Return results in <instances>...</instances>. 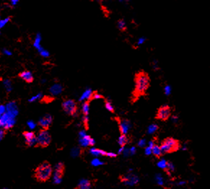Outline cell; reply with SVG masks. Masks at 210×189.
Segmentation results:
<instances>
[{
    "instance_id": "6da1fadb",
    "label": "cell",
    "mask_w": 210,
    "mask_h": 189,
    "mask_svg": "<svg viewBox=\"0 0 210 189\" xmlns=\"http://www.w3.org/2000/svg\"><path fill=\"white\" fill-rule=\"evenodd\" d=\"M150 77L146 72H140L135 77V87L134 95L136 97L145 94L150 86Z\"/></svg>"
},
{
    "instance_id": "7a4b0ae2",
    "label": "cell",
    "mask_w": 210,
    "mask_h": 189,
    "mask_svg": "<svg viewBox=\"0 0 210 189\" xmlns=\"http://www.w3.org/2000/svg\"><path fill=\"white\" fill-rule=\"evenodd\" d=\"M52 173V168L48 162H44L38 166L35 171L37 178L41 181H44L50 178Z\"/></svg>"
},
{
    "instance_id": "3957f363",
    "label": "cell",
    "mask_w": 210,
    "mask_h": 189,
    "mask_svg": "<svg viewBox=\"0 0 210 189\" xmlns=\"http://www.w3.org/2000/svg\"><path fill=\"white\" fill-rule=\"evenodd\" d=\"M162 153H169L178 149V142L173 138H167L162 142L161 147Z\"/></svg>"
},
{
    "instance_id": "277c9868",
    "label": "cell",
    "mask_w": 210,
    "mask_h": 189,
    "mask_svg": "<svg viewBox=\"0 0 210 189\" xmlns=\"http://www.w3.org/2000/svg\"><path fill=\"white\" fill-rule=\"evenodd\" d=\"M16 122V118L5 113L0 117V129H9L14 127Z\"/></svg>"
},
{
    "instance_id": "5b68a950",
    "label": "cell",
    "mask_w": 210,
    "mask_h": 189,
    "mask_svg": "<svg viewBox=\"0 0 210 189\" xmlns=\"http://www.w3.org/2000/svg\"><path fill=\"white\" fill-rule=\"evenodd\" d=\"M79 145L82 147H87L88 146L95 145V139L91 138L89 135L87 134L85 130L80 131L79 133Z\"/></svg>"
},
{
    "instance_id": "8992f818",
    "label": "cell",
    "mask_w": 210,
    "mask_h": 189,
    "mask_svg": "<svg viewBox=\"0 0 210 189\" xmlns=\"http://www.w3.org/2000/svg\"><path fill=\"white\" fill-rule=\"evenodd\" d=\"M62 108L65 113L69 116H74L77 112L76 102L71 99L65 100L62 102Z\"/></svg>"
},
{
    "instance_id": "52a82bcc",
    "label": "cell",
    "mask_w": 210,
    "mask_h": 189,
    "mask_svg": "<svg viewBox=\"0 0 210 189\" xmlns=\"http://www.w3.org/2000/svg\"><path fill=\"white\" fill-rule=\"evenodd\" d=\"M37 144L40 146L46 147L50 144L51 137L49 132L46 129L41 130L36 136Z\"/></svg>"
},
{
    "instance_id": "ba28073f",
    "label": "cell",
    "mask_w": 210,
    "mask_h": 189,
    "mask_svg": "<svg viewBox=\"0 0 210 189\" xmlns=\"http://www.w3.org/2000/svg\"><path fill=\"white\" fill-rule=\"evenodd\" d=\"M171 116V108L168 106L165 105L158 109L156 118L159 120L167 121Z\"/></svg>"
},
{
    "instance_id": "9c48e42d",
    "label": "cell",
    "mask_w": 210,
    "mask_h": 189,
    "mask_svg": "<svg viewBox=\"0 0 210 189\" xmlns=\"http://www.w3.org/2000/svg\"><path fill=\"white\" fill-rule=\"evenodd\" d=\"M6 108V113H8L9 115L14 116L16 118V116L18 115L19 109L17 102L15 101H10L7 103L5 106Z\"/></svg>"
},
{
    "instance_id": "30bf717a",
    "label": "cell",
    "mask_w": 210,
    "mask_h": 189,
    "mask_svg": "<svg viewBox=\"0 0 210 189\" xmlns=\"http://www.w3.org/2000/svg\"><path fill=\"white\" fill-rule=\"evenodd\" d=\"M138 182H139L138 176L133 173L127 174L126 176H125L124 178H123V183H124L125 185L129 186H133L134 185H136Z\"/></svg>"
},
{
    "instance_id": "8fae6325",
    "label": "cell",
    "mask_w": 210,
    "mask_h": 189,
    "mask_svg": "<svg viewBox=\"0 0 210 189\" xmlns=\"http://www.w3.org/2000/svg\"><path fill=\"white\" fill-rule=\"evenodd\" d=\"M25 138V143H26L28 146L33 147L37 144V138L36 135H35L33 132H25L23 134Z\"/></svg>"
},
{
    "instance_id": "7c38bea8",
    "label": "cell",
    "mask_w": 210,
    "mask_h": 189,
    "mask_svg": "<svg viewBox=\"0 0 210 189\" xmlns=\"http://www.w3.org/2000/svg\"><path fill=\"white\" fill-rule=\"evenodd\" d=\"M53 118L50 114H46L38 121V124L44 129H47L52 123Z\"/></svg>"
},
{
    "instance_id": "4fadbf2b",
    "label": "cell",
    "mask_w": 210,
    "mask_h": 189,
    "mask_svg": "<svg viewBox=\"0 0 210 189\" xmlns=\"http://www.w3.org/2000/svg\"><path fill=\"white\" fill-rule=\"evenodd\" d=\"M119 123L122 135H126L131 127V122L127 119H121L119 121Z\"/></svg>"
},
{
    "instance_id": "5bb4252c",
    "label": "cell",
    "mask_w": 210,
    "mask_h": 189,
    "mask_svg": "<svg viewBox=\"0 0 210 189\" xmlns=\"http://www.w3.org/2000/svg\"><path fill=\"white\" fill-rule=\"evenodd\" d=\"M63 91L62 85L59 83H55L49 88V92H50L51 95L53 96H57V95H60Z\"/></svg>"
},
{
    "instance_id": "9a60e30c",
    "label": "cell",
    "mask_w": 210,
    "mask_h": 189,
    "mask_svg": "<svg viewBox=\"0 0 210 189\" xmlns=\"http://www.w3.org/2000/svg\"><path fill=\"white\" fill-rule=\"evenodd\" d=\"M20 77L27 82H32L33 80V75L30 71H23L20 74Z\"/></svg>"
},
{
    "instance_id": "2e32d148",
    "label": "cell",
    "mask_w": 210,
    "mask_h": 189,
    "mask_svg": "<svg viewBox=\"0 0 210 189\" xmlns=\"http://www.w3.org/2000/svg\"><path fill=\"white\" fill-rule=\"evenodd\" d=\"M93 90L90 88H88L82 92V94L79 97V101H86L89 99H91L92 95H93Z\"/></svg>"
},
{
    "instance_id": "e0dca14e",
    "label": "cell",
    "mask_w": 210,
    "mask_h": 189,
    "mask_svg": "<svg viewBox=\"0 0 210 189\" xmlns=\"http://www.w3.org/2000/svg\"><path fill=\"white\" fill-rule=\"evenodd\" d=\"M90 153L95 157H100V156H106V154H107L105 151H103L102 149H99L95 147H92L90 149Z\"/></svg>"
},
{
    "instance_id": "ac0fdd59",
    "label": "cell",
    "mask_w": 210,
    "mask_h": 189,
    "mask_svg": "<svg viewBox=\"0 0 210 189\" xmlns=\"http://www.w3.org/2000/svg\"><path fill=\"white\" fill-rule=\"evenodd\" d=\"M78 187L79 189H90L91 184L87 179H81L79 181Z\"/></svg>"
},
{
    "instance_id": "d6986e66",
    "label": "cell",
    "mask_w": 210,
    "mask_h": 189,
    "mask_svg": "<svg viewBox=\"0 0 210 189\" xmlns=\"http://www.w3.org/2000/svg\"><path fill=\"white\" fill-rule=\"evenodd\" d=\"M41 36L40 33H38L36 36L35 37V39H34V42H33V46L36 48L37 51L40 49L42 47L41 46Z\"/></svg>"
},
{
    "instance_id": "ffe728a7",
    "label": "cell",
    "mask_w": 210,
    "mask_h": 189,
    "mask_svg": "<svg viewBox=\"0 0 210 189\" xmlns=\"http://www.w3.org/2000/svg\"><path fill=\"white\" fill-rule=\"evenodd\" d=\"M53 182L55 184H59L61 182V172L54 171L53 172Z\"/></svg>"
},
{
    "instance_id": "44dd1931",
    "label": "cell",
    "mask_w": 210,
    "mask_h": 189,
    "mask_svg": "<svg viewBox=\"0 0 210 189\" xmlns=\"http://www.w3.org/2000/svg\"><path fill=\"white\" fill-rule=\"evenodd\" d=\"M3 86L7 92H11L13 90V84H12V82L8 80V79H6V80L3 81Z\"/></svg>"
},
{
    "instance_id": "7402d4cb",
    "label": "cell",
    "mask_w": 210,
    "mask_h": 189,
    "mask_svg": "<svg viewBox=\"0 0 210 189\" xmlns=\"http://www.w3.org/2000/svg\"><path fill=\"white\" fill-rule=\"evenodd\" d=\"M152 154H153V155L155 156H157V157H159V156L161 155L162 152L160 147L157 145V144H155V145L153 146V147L152 148Z\"/></svg>"
},
{
    "instance_id": "603a6c76",
    "label": "cell",
    "mask_w": 210,
    "mask_h": 189,
    "mask_svg": "<svg viewBox=\"0 0 210 189\" xmlns=\"http://www.w3.org/2000/svg\"><path fill=\"white\" fill-rule=\"evenodd\" d=\"M80 152H81V150L79 147H73L72 149H71L70 152V155L72 157H77L79 156Z\"/></svg>"
},
{
    "instance_id": "cb8c5ba5",
    "label": "cell",
    "mask_w": 210,
    "mask_h": 189,
    "mask_svg": "<svg viewBox=\"0 0 210 189\" xmlns=\"http://www.w3.org/2000/svg\"><path fill=\"white\" fill-rule=\"evenodd\" d=\"M128 142V138L126 137V135H121L118 140V143L121 147H124Z\"/></svg>"
},
{
    "instance_id": "d4e9b609",
    "label": "cell",
    "mask_w": 210,
    "mask_h": 189,
    "mask_svg": "<svg viewBox=\"0 0 210 189\" xmlns=\"http://www.w3.org/2000/svg\"><path fill=\"white\" fill-rule=\"evenodd\" d=\"M82 111L84 116H88L90 111V106L88 102H85L82 106Z\"/></svg>"
},
{
    "instance_id": "484cf974",
    "label": "cell",
    "mask_w": 210,
    "mask_h": 189,
    "mask_svg": "<svg viewBox=\"0 0 210 189\" xmlns=\"http://www.w3.org/2000/svg\"><path fill=\"white\" fill-rule=\"evenodd\" d=\"M42 97H43V94H42L41 92H39V93H38V94L33 95V96H32L28 101H29L30 102H34L38 101V100H41Z\"/></svg>"
},
{
    "instance_id": "4316f807",
    "label": "cell",
    "mask_w": 210,
    "mask_h": 189,
    "mask_svg": "<svg viewBox=\"0 0 210 189\" xmlns=\"http://www.w3.org/2000/svg\"><path fill=\"white\" fill-rule=\"evenodd\" d=\"M103 164H104V162H103V161H101L98 157L94 158V159L92 160L91 161V165L94 167H99L100 166V165H103Z\"/></svg>"
},
{
    "instance_id": "83f0119b",
    "label": "cell",
    "mask_w": 210,
    "mask_h": 189,
    "mask_svg": "<svg viewBox=\"0 0 210 189\" xmlns=\"http://www.w3.org/2000/svg\"><path fill=\"white\" fill-rule=\"evenodd\" d=\"M167 162L165 159L160 160V161H158V162L157 163V166L159 167V168L162 170L167 168Z\"/></svg>"
},
{
    "instance_id": "f1b7e54d",
    "label": "cell",
    "mask_w": 210,
    "mask_h": 189,
    "mask_svg": "<svg viewBox=\"0 0 210 189\" xmlns=\"http://www.w3.org/2000/svg\"><path fill=\"white\" fill-rule=\"evenodd\" d=\"M155 181H156V183L159 186H163L165 183L164 178L161 174H157L155 176Z\"/></svg>"
},
{
    "instance_id": "f546056e",
    "label": "cell",
    "mask_w": 210,
    "mask_h": 189,
    "mask_svg": "<svg viewBox=\"0 0 210 189\" xmlns=\"http://www.w3.org/2000/svg\"><path fill=\"white\" fill-rule=\"evenodd\" d=\"M38 51L39 54L44 58H48L49 56H50V53H49L48 51H47L46 49H45V48L43 47H41L40 49L38 50Z\"/></svg>"
},
{
    "instance_id": "4dcf8cb0",
    "label": "cell",
    "mask_w": 210,
    "mask_h": 189,
    "mask_svg": "<svg viewBox=\"0 0 210 189\" xmlns=\"http://www.w3.org/2000/svg\"><path fill=\"white\" fill-rule=\"evenodd\" d=\"M158 129V126L157 124H151L147 129V133L150 134H154Z\"/></svg>"
},
{
    "instance_id": "1f68e13d",
    "label": "cell",
    "mask_w": 210,
    "mask_h": 189,
    "mask_svg": "<svg viewBox=\"0 0 210 189\" xmlns=\"http://www.w3.org/2000/svg\"><path fill=\"white\" fill-rule=\"evenodd\" d=\"M117 25H118V27H119V29L120 30H122V31H124V30H125L126 28V22H125V21L124 20H119V21H118Z\"/></svg>"
},
{
    "instance_id": "d6a6232c",
    "label": "cell",
    "mask_w": 210,
    "mask_h": 189,
    "mask_svg": "<svg viewBox=\"0 0 210 189\" xmlns=\"http://www.w3.org/2000/svg\"><path fill=\"white\" fill-rule=\"evenodd\" d=\"M105 108L107 109L108 111L111 112V113H114V107H113V106H112V103L109 101V100H105Z\"/></svg>"
},
{
    "instance_id": "836d02e7",
    "label": "cell",
    "mask_w": 210,
    "mask_h": 189,
    "mask_svg": "<svg viewBox=\"0 0 210 189\" xmlns=\"http://www.w3.org/2000/svg\"><path fill=\"white\" fill-rule=\"evenodd\" d=\"M27 126H28V127L29 128V129L34 130L35 128H36L37 124H36V123L35 122V121H32V120H29L27 122Z\"/></svg>"
},
{
    "instance_id": "e575fe53",
    "label": "cell",
    "mask_w": 210,
    "mask_h": 189,
    "mask_svg": "<svg viewBox=\"0 0 210 189\" xmlns=\"http://www.w3.org/2000/svg\"><path fill=\"white\" fill-rule=\"evenodd\" d=\"M64 169V165L62 162H59L55 165L54 167V171L56 172H62V170Z\"/></svg>"
},
{
    "instance_id": "d590c367",
    "label": "cell",
    "mask_w": 210,
    "mask_h": 189,
    "mask_svg": "<svg viewBox=\"0 0 210 189\" xmlns=\"http://www.w3.org/2000/svg\"><path fill=\"white\" fill-rule=\"evenodd\" d=\"M9 22V17L4 18V19H0V30L3 28Z\"/></svg>"
},
{
    "instance_id": "8d00e7d4",
    "label": "cell",
    "mask_w": 210,
    "mask_h": 189,
    "mask_svg": "<svg viewBox=\"0 0 210 189\" xmlns=\"http://www.w3.org/2000/svg\"><path fill=\"white\" fill-rule=\"evenodd\" d=\"M167 170L170 172H173L174 170H175V166H174V165L173 163L171 162H167Z\"/></svg>"
},
{
    "instance_id": "74e56055",
    "label": "cell",
    "mask_w": 210,
    "mask_h": 189,
    "mask_svg": "<svg viewBox=\"0 0 210 189\" xmlns=\"http://www.w3.org/2000/svg\"><path fill=\"white\" fill-rule=\"evenodd\" d=\"M102 97H103V96L100 94V93H98V92H93V95H92L91 99L97 100V99L102 98Z\"/></svg>"
},
{
    "instance_id": "f35d334b",
    "label": "cell",
    "mask_w": 210,
    "mask_h": 189,
    "mask_svg": "<svg viewBox=\"0 0 210 189\" xmlns=\"http://www.w3.org/2000/svg\"><path fill=\"white\" fill-rule=\"evenodd\" d=\"M146 144H147V142H146V140L145 139H140L138 142V145L139 147H145Z\"/></svg>"
},
{
    "instance_id": "ab89813d",
    "label": "cell",
    "mask_w": 210,
    "mask_h": 189,
    "mask_svg": "<svg viewBox=\"0 0 210 189\" xmlns=\"http://www.w3.org/2000/svg\"><path fill=\"white\" fill-rule=\"evenodd\" d=\"M6 113V108L4 105H0V117Z\"/></svg>"
},
{
    "instance_id": "60d3db41",
    "label": "cell",
    "mask_w": 210,
    "mask_h": 189,
    "mask_svg": "<svg viewBox=\"0 0 210 189\" xmlns=\"http://www.w3.org/2000/svg\"><path fill=\"white\" fill-rule=\"evenodd\" d=\"M171 86H169V85L166 86V87H165V93H166V95H169L170 94H171Z\"/></svg>"
},
{
    "instance_id": "b9f144b4",
    "label": "cell",
    "mask_w": 210,
    "mask_h": 189,
    "mask_svg": "<svg viewBox=\"0 0 210 189\" xmlns=\"http://www.w3.org/2000/svg\"><path fill=\"white\" fill-rule=\"evenodd\" d=\"M2 53H3L4 55H5V56H11L12 54H13V53H12V51H9L8 49H7V48H4L3 50H2Z\"/></svg>"
},
{
    "instance_id": "7bdbcfd3",
    "label": "cell",
    "mask_w": 210,
    "mask_h": 189,
    "mask_svg": "<svg viewBox=\"0 0 210 189\" xmlns=\"http://www.w3.org/2000/svg\"><path fill=\"white\" fill-rule=\"evenodd\" d=\"M145 153L146 155H150L151 154H152V148L150 147H147L145 148Z\"/></svg>"
},
{
    "instance_id": "ee69618b",
    "label": "cell",
    "mask_w": 210,
    "mask_h": 189,
    "mask_svg": "<svg viewBox=\"0 0 210 189\" xmlns=\"http://www.w3.org/2000/svg\"><path fill=\"white\" fill-rule=\"evenodd\" d=\"M129 154H130V155H133L136 153V147H132L131 148H129Z\"/></svg>"
},
{
    "instance_id": "f6af8a7d",
    "label": "cell",
    "mask_w": 210,
    "mask_h": 189,
    "mask_svg": "<svg viewBox=\"0 0 210 189\" xmlns=\"http://www.w3.org/2000/svg\"><path fill=\"white\" fill-rule=\"evenodd\" d=\"M82 121H83L84 123H85V124H88V121H89L88 116H84L83 118H82Z\"/></svg>"
},
{
    "instance_id": "bcb514c9",
    "label": "cell",
    "mask_w": 210,
    "mask_h": 189,
    "mask_svg": "<svg viewBox=\"0 0 210 189\" xmlns=\"http://www.w3.org/2000/svg\"><path fill=\"white\" fill-rule=\"evenodd\" d=\"M4 137V131L3 129H0V142L3 139Z\"/></svg>"
},
{
    "instance_id": "7dc6e473",
    "label": "cell",
    "mask_w": 210,
    "mask_h": 189,
    "mask_svg": "<svg viewBox=\"0 0 210 189\" xmlns=\"http://www.w3.org/2000/svg\"><path fill=\"white\" fill-rule=\"evenodd\" d=\"M145 38H144V37H141V38H140L138 40L137 44H138V45H141V44L144 43V42H145Z\"/></svg>"
},
{
    "instance_id": "c3c4849f",
    "label": "cell",
    "mask_w": 210,
    "mask_h": 189,
    "mask_svg": "<svg viewBox=\"0 0 210 189\" xmlns=\"http://www.w3.org/2000/svg\"><path fill=\"white\" fill-rule=\"evenodd\" d=\"M106 156H108V157H116V154H115L114 152H107Z\"/></svg>"
},
{
    "instance_id": "681fc988",
    "label": "cell",
    "mask_w": 210,
    "mask_h": 189,
    "mask_svg": "<svg viewBox=\"0 0 210 189\" xmlns=\"http://www.w3.org/2000/svg\"><path fill=\"white\" fill-rule=\"evenodd\" d=\"M18 4V0H12V1L10 2V4H11L12 6H13V7L16 6Z\"/></svg>"
},
{
    "instance_id": "f907efd6",
    "label": "cell",
    "mask_w": 210,
    "mask_h": 189,
    "mask_svg": "<svg viewBox=\"0 0 210 189\" xmlns=\"http://www.w3.org/2000/svg\"><path fill=\"white\" fill-rule=\"evenodd\" d=\"M178 116H172V121H173L174 123H176L177 121H178Z\"/></svg>"
},
{
    "instance_id": "816d5d0a",
    "label": "cell",
    "mask_w": 210,
    "mask_h": 189,
    "mask_svg": "<svg viewBox=\"0 0 210 189\" xmlns=\"http://www.w3.org/2000/svg\"><path fill=\"white\" fill-rule=\"evenodd\" d=\"M154 145H155V143L153 141H150L149 143H148V147H151V148H152L153 146H154Z\"/></svg>"
},
{
    "instance_id": "f5cc1de1",
    "label": "cell",
    "mask_w": 210,
    "mask_h": 189,
    "mask_svg": "<svg viewBox=\"0 0 210 189\" xmlns=\"http://www.w3.org/2000/svg\"><path fill=\"white\" fill-rule=\"evenodd\" d=\"M186 184V182L185 181H179L178 183H177V185L179 186H184Z\"/></svg>"
},
{
    "instance_id": "db71d44e",
    "label": "cell",
    "mask_w": 210,
    "mask_h": 189,
    "mask_svg": "<svg viewBox=\"0 0 210 189\" xmlns=\"http://www.w3.org/2000/svg\"><path fill=\"white\" fill-rule=\"evenodd\" d=\"M124 147H121V148H120L119 149V152H118V153H119V154H122V152H123V150H124Z\"/></svg>"
},
{
    "instance_id": "11a10c76",
    "label": "cell",
    "mask_w": 210,
    "mask_h": 189,
    "mask_svg": "<svg viewBox=\"0 0 210 189\" xmlns=\"http://www.w3.org/2000/svg\"><path fill=\"white\" fill-rule=\"evenodd\" d=\"M46 79H43V80H41V82L42 83H45V82H46Z\"/></svg>"
},
{
    "instance_id": "9f6ffc18",
    "label": "cell",
    "mask_w": 210,
    "mask_h": 189,
    "mask_svg": "<svg viewBox=\"0 0 210 189\" xmlns=\"http://www.w3.org/2000/svg\"><path fill=\"white\" fill-rule=\"evenodd\" d=\"M186 149H187L186 148V146H183L182 147V150H186Z\"/></svg>"
},
{
    "instance_id": "6f0895ef",
    "label": "cell",
    "mask_w": 210,
    "mask_h": 189,
    "mask_svg": "<svg viewBox=\"0 0 210 189\" xmlns=\"http://www.w3.org/2000/svg\"><path fill=\"white\" fill-rule=\"evenodd\" d=\"M4 189H8V188H4Z\"/></svg>"
},
{
    "instance_id": "680465c9",
    "label": "cell",
    "mask_w": 210,
    "mask_h": 189,
    "mask_svg": "<svg viewBox=\"0 0 210 189\" xmlns=\"http://www.w3.org/2000/svg\"><path fill=\"white\" fill-rule=\"evenodd\" d=\"M0 33H1V32H0Z\"/></svg>"
}]
</instances>
